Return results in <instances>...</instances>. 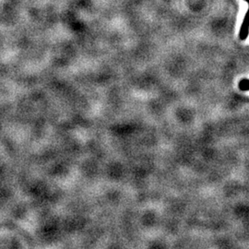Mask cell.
I'll return each instance as SVG.
<instances>
[{
  "instance_id": "1",
  "label": "cell",
  "mask_w": 249,
  "mask_h": 249,
  "mask_svg": "<svg viewBox=\"0 0 249 249\" xmlns=\"http://www.w3.org/2000/svg\"><path fill=\"white\" fill-rule=\"evenodd\" d=\"M248 1L249 4V0H245ZM249 34V8L248 10V13L246 14L242 26H241L240 33H239V36H240L241 40H246L248 38Z\"/></svg>"
},
{
  "instance_id": "2",
  "label": "cell",
  "mask_w": 249,
  "mask_h": 249,
  "mask_svg": "<svg viewBox=\"0 0 249 249\" xmlns=\"http://www.w3.org/2000/svg\"><path fill=\"white\" fill-rule=\"evenodd\" d=\"M239 89L243 91H247L249 90V80L248 79H244L239 82Z\"/></svg>"
}]
</instances>
